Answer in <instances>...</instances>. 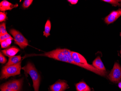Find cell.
I'll use <instances>...</instances> for the list:
<instances>
[{
    "label": "cell",
    "instance_id": "6da1fadb",
    "mask_svg": "<svg viewBox=\"0 0 121 91\" xmlns=\"http://www.w3.org/2000/svg\"><path fill=\"white\" fill-rule=\"evenodd\" d=\"M71 51L69 49L58 48L43 54L33 55L45 56L58 61L67 62L76 65V63L71 57Z\"/></svg>",
    "mask_w": 121,
    "mask_h": 91
},
{
    "label": "cell",
    "instance_id": "7a4b0ae2",
    "mask_svg": "<svg viewBox=\"0 0 121 91\" xmlns=\"http://www.w3.org/2000/svg\"><path fill=\"white\" fill-rule=\"evenodd\" d=\"M22 69L24 70L26 75L28 74L31 77L33 82L35 91H39L40 82V76L34 65L29 62Z\"/></svg>",
    "mask_w": 121,
    "mask_h": 91
},
{
    "label": "cell",
    "instance_id": "3957f363",
    "mask_svg": "<svg viewBox=\"0 0 121 91\" xmlns=\"http://www.w3.org/2000/svg\"><path fill=\"white\" fill-rule=\"evenodd\" d=\"M21 69V62L16 65L5 66L2 69L0 78L7 79L11 76L19 75Z\"/></svg>",
    "mask_w": 121,
    "mask_h": 91
},
{
    "label": "cell",
    "instance_id": "277c9868",
    "mask_svg": "<svg viewBox=\"0 0 121 91\" xmlns=\"http://www.w3.org/2000/svg\"><path fill=\"white\" fill-rule=\"evenodd\" d=\"M9 32L14 38L15 43L18 45L20 48L24 49L28 45V41L19 31L12 29Z\"/></svg>",
    "mask_w": 121,
    "mask_h": 91
},
{
    "label": "cell",
    "instance_id": "5b68a950",
    "mask_svg": "<svg viewBox=\"0 0 121 91\" xmlns=\"http://www.w3.org/2000/svg\"><path fill=\"white\" fill-rule=\"evenodd\" d=\"M109 79L113 82L117 83L121 79V67L117 62L114 64L113 68L108 76Z\"/></svg>",
    "mask_w": 121,
    "mask_h": 91
},
{
    "label": "cell",
    "instance_id": "8992f818",
    "mask_svg": "<svg viewBox=\"0 0 121 91\" xmlns=\"http://www.w3.org/2000/svg\"><path fill=\"white\" fill-rule=\"evenodd\" d=\"M23 82V79H21L18 80L11 81L1 85L15 91H20L22 89Z\"/></svg>",
    "mask_w": 121,
    "mask_h": 91
},
{
    "label": "cell",
    "instance_id": "52a82bcc",
    "mask_svg": "<svg viewBox=\"0 0 121 91\" xmlns=\"http://www.w3.org/2000/svg\"><path fill=\"white\" fill-rule=\"evenodd\" d=\"M51 91H64L69 88L68 85L66 81L58 80L50 86Z\"/></svg>",
    "mask_w": 121,
    "mask_h": 91
},
{
    "label": "cell",
    "instance_id": "ba28073f",
    "mask_svg": "<svg viewBox=\"0 0 121 91\" xmlns=\"http://www.w3.org/2000/svg\"><path fill=\"white\" fill-rule=\"evenodd\" d=\"M121 16V9L112 11L105 18L104 21L106 24H109L116 21Z\"/></svg>",
    "mask_w": 121,
    "mask_h": 91
},
{
    "label": "cell",
    "instance_id": "9c48e42d",
    "mask_svg": "<svg viewBox=\"0 0 121 91\" xmlns=\"http://www.w3.org/2000/svg\"><path fill=\"white\" fill-rule=\"evenodd\" d=\"M18 6V4L13 5L7 0H4L0 3V10L1 11L11 10L13 8L17 7Z\"/></svg>",
    "mask_w": 121,
    "mask_h": 91
},
{
    "label": "cell",
    "instance_id": "30bf717a",
    "mask_svg": "<svg viewBox=\"0 0 121 91\" xmlns=\"http://www.w3.org/2000/svg\"><path fill=\"white\" fill-rule=\"evenodd\" d=\"M19 51V49L17 48L12 47L7 49L2 50L1 52L5 55L10 58L11 57L15 56Z\"/></svg>",
    "mask_w": 121,
    "mask_h": 91
},
{
    "label": "cell",
    "instance_id": "8fae6325",
    "mask_svg": "<svg viewBox=\"0 0 121 91\" xmlns=\"http://www.w3.org/2000/svg\"><path fill=\"white\" fill-rule=\"evenodd\" d=\"M92 66L98 69L106 71V68L104 66L100 57L99 56L97 57V58L93 61L92 62Z\"/></svg>",
    "mask_w": 121,
    "mask_h": 91
},
{
    "label": "cell",
    "instance_id": "7c38bea8",
    "mask_svg": "<svg viewBox=\"0 0 121 91\" xmlns=\"http://www.w3.org/2000/svg\"><path fill=\"white\" fill-rule=\"evenodd\" d=\"M77 91H91V89L83 81L79 82L75 85Z\"/></svg>",
    "mask_w": 121,
    "mask_h": 91
},
{
    "label": "cell",
    "instance_id": "4fadbf2b",
    "mask_svg": "<svg viewBox=\"0 0 121 91\" xmlns=\"http://www.w3.org/2000/svg\"><path fill=\"white\" fill-rule=\"evenodd\" d=\"M22 59L20 55L17 56H14L13 57H11L9 58V61L5 65L11 66L13 65H16L19 63L20 62Z\"/></svg>",
    "mask_w": 121,
    "mask_h": 91
},
{
    "label": "cell",
    "instance_id": "5bb4252c",
    "mask_svg": "<svg viewBox=\"0 0 121 91\" xmlns=\"http://www.w3.org/2000/svg\"><path fill=\"white\" fill-rule=\"evenodd\" d=\"M51 27V24L49 20H48L45 26L44 31H43V35L48 37L50 35V32Z\"/></svg>",
    "mask_w": 121,
    "mask_h": 91
},
{
    "label": "cell",
    "instance_id": "9a60e30c",
    "mask_svg": "<svg viewBox=\"0 0 121 91\" xmlns=\"http://www.w3.org/2000/svg\"><path fill=\"white\" fill-rule=\"evenodd\" d=\"M13 40V38H9L0 42L1 48H8L12 43V41Z\"/></svg>",
    "mask_w": 121,
    "mask_h": 91
},
{
    "label": "cell",
    "instance_id": "2e32d148",
    "mask_svg": "<svg viewBox=\"0 0 121 91\" xmlns=\"http://www.w3.org/2000/svg\"><path fill=\"white\" fill-rule=\"evenodd\" d=\"M102 1L110 3L114 6H121V0H103Z\"/></svg>",
    "mask_w": 121,
    "mask_h": 91
},
{
    "label": "cell",
    "instance_id": "e0dca14e",
    "mask_svg": "<svg viewBox=\"0 0 121 91\" xmlns=\"http://www.w3.org/2000/svg\"><path fill=\"white\" fill-rule=\"evenodd\" d=\"M7 34L6 29V25L5 22L0 24V36L4 35Z\"/></svg>",
    "mask_w": 121,
    "mask_h": 91
},
{
    "label": "cell",
    "instance_id": "ac0fdd59",
    "mask_svg": "<svg viewBox=\"0 0 121 91\" xmlns=\"http://www.w3.org/2000/svg\"><path fill=\"white\" fill-rule=\"evenodd\" d=\"M33 0H25L22 5L23 8L26 9L29 7L33 2Z\"/></svg>",
    "mask_w": 121,
    "mask_h": 91
},
{
    "label": "cell",
    "instance_id": "d6986e66",
    "mask_svg": "<svg viewBox=\"0 0 121 91\" xmlns=\"http://www.w3.org/2000/svg\"><path fill=\"white\" fill-rule=\"evenodd\" d=\"M13 38L11 37L10 35L7 33L4 35L0 36V42H2V41H5V40L9 39V38Z\"/></svg>",
    "mask_w": 121,
    "mask_h": 91
},
{
    "label": "cell",
    "instance_id": "ffe728a7",
    "mask_svg": "<svg viewBox=\"0 0 121 91\" xmlns=\"http://www.w3.org/2000/svg\"><path fill=\"white\" fill-rule=\"evenodd\" d=\"M6 14L4 13L0 12V22H5L7 19Z\"/></svg>",
    "mask_w": 121,
    "mask_h": 91
},
{
    "label": "cell",
    "instance_id": "44dd1931",
    "mask_svg": "<svg viewBox=\"0 0 121 91\" xmlns=\"http://www.w3.org/2000/svg\"><path fill=\"white\" fill-rule=\"evenodd\" d=\"M7 59L6 58L3 56L1 53H0V63L2 64H4L7 62Z\"/></svg>",
    "mask_w": 121,
    "mask_h": 91
},
{
    "label": "cell",
    "instance_id": "7402d4cb",
    "mask_svg": "<svg viewBox=\"0 0 121 91\" xmlns=\"http://www.w3.org/2000/svg\"><path fill=\"white\" fill-rule=\"evenodd\" d=\"M0 90H1V91H15L11 89L3 86L2 85L0 86Z\"/></svg>",
    "mask_w": 121,
    "mask_h": 91
},
{
    "label": "cell",
    "instance_id": "603a6c76",
    "mask_svg": "<svg viewBox=\"0 0 121 91\" xmlns=\"http://www.w3.org/2000/svg\"><path fill=\"white\" fill-rule=\"evenodd\" d=\"M68 2H70L71 5H75L78 3V0H68Z\"/></svg>",
    "mask_w": 121,
    "mask_h": 91
},
{
    "label": "cell",
    "instance_id": "cb8c5ba5",
    "mask_svg": "<svg viewBox=\"0 0 121 91\" xmlns=\"http://www.w3.org/2000/svg\"><path fill=\"white\" fill-rule=\"evenodd\" d=\"M118 86H119V88L121 89V82L119 83V84H118Z\"/></svg>",
    "mask_w": 121,
    "mask_h": 91
},
{
    "label": "cell",
    "instance_id": "d4e9b609",
    "mask_svg": "<svg viewBox=\"0 0 121 91\" xmlns=\"http://www.w3.org/2000/svg\"><path fill=\"white\" fill-rule=\"evenodd\" d=\"M120 36H121V33H120Z\"/></svg>",
    "mask_w": 121,
    "mask_h": 91
},
{
    "label": "cell",
    "instance_id": "484cf974",
    "mask_svg": "<svg viewBox=\"0 0 121 91\" xmlns=\"http://www.w3.org/2000/svg\"><path fill=\"white\" fill-rule=\"evenodd\" d=\"M120 54H121V51H120Z\"/></svg>",
    "mask_w": 121,
    "mask_h": 91
}]
</instances>
